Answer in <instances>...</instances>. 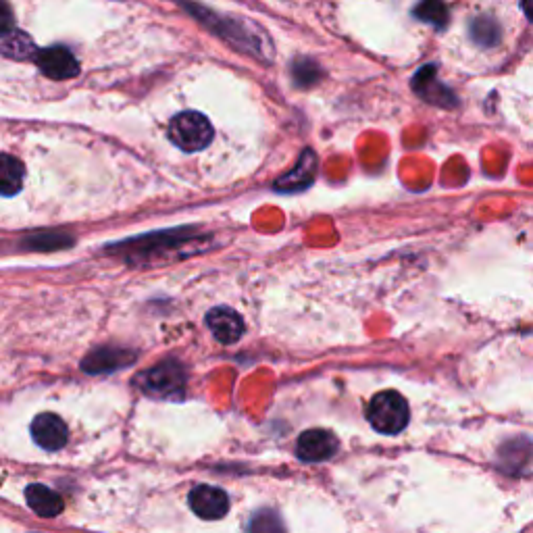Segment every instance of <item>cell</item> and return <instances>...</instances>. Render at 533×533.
Here are the masks:
<instances>
[{
  "mask_svg": "<svg viewBox=\"0 0 533 533\" xmlns=\"http://www.w3.org/2000/svg\"><path fill=\"white\" fill-rule=\"evenodd\" d=\"M188 504L200 519L217 521L230 511V496L215 486H196L188 496Z\"/></svg>",
  "mask_w": 533,
  "mask_h": 533,
  "instance_id": "cell-6",
  "label": "cell"
},
{
  "mask_svg": "<svg viewBox=\"0 0 533 533\" xmlns=\"http://www.w3.org/2000/svg\"><path fill=\"white\" fill-rule=\"evenodd\" d=\"M0 53L11 57V59H17V61H25L30 57H36V46L34 42L30 40L28 34L23 32H11L5 42L0 44Z\"/></svg>",
  "mask_w": 533,
  "mask_h": 533,
  "instance_id": "cell-15",
  "label": "cell"
},
{
  "mask_svg": "<svg viewBox=\"0 0 533 533\" xmlns=\"http://www.w3.org/2000/svg\"><path fill=\"white\" fill-rule=\"evenodd\" d=\"M292 73H294V80L298 86H311L319 80V65L309 61V59H302V61H296L294 67H292Z\"/></svg>",
  "mask_w": 533,
  "mask_h": 533,
  "instance_id": "cell-19",
  "label": "cell"
},
{
  "mask_svg": "<svg viewBox=\"0 0 533 533\" xmlns=\"http://www.w3.org/2000/svg\"><path fill=\"white\" fill-rule=\"evenodd\" d=\"M315 171H317V159L311 150H307L302 155L300 163L288 175H284L282 180H277V190H282V192L304 190L307 186H311Z\"/></svg>",
  "mask_w": 533,
  "mask_h": 533,
  "instance_id": "cell-13",
  "label": "cell"
},
{
  "mask_svg": "<svg viewBox=\"0 0 533 533\" xmlns=\"http://www.w3.org/2000/svg\"><path fill=\"white\" fill-rule=\"evenodd\" d=\"M415 17L421 21H427L429 25H434L436 30H442L448 25V9L442 3H423L415 9Z\"/></svg>",
  "mask_w": 533,
  "mask_h": 533,
  "instance_id": "cell-18",
  "label": "cell"
},
{
  "mask_svg": "<svg viewBox=\"0 0 533 533\" xmlns=\"http://www.w3.org/2000/svg\"><path fill=\"white\" fill-rule=\"evenodd\" d=\"M207 325L221 344H236L244 334L242 317L230 307H217L209 311Z\"/></svg>",
  "mask_w": 533,
  "mask_h": 533,
  "instance_id": "cell-9",
  "label": "cell"
},
{
  "mask_svg": "<svg viewBox=\"0 0 533 533\" xmlns=\"http://www.w3.org/2000/svg\"><path fill=\"white\" fill-rule=\"evenodd\" d=\"M186 384V373L177 363H161L138 377V386L152 396H180Z\"/></svg>",
  "mask_w": 533,
  "mask_h": 533,
  "instance_id": "cell-3",
  "label": "cell"
},
{
  "mask_svg": "<svg viewBox=\"0 0 533 533\" xmlns=\"http://www.w3.org/2000/svg\"><path fill=\"white\" fill-rule=\"evenodd\" d=\"M169 138L177 148H182L184 152H198L211 144L213 125L202 113L186 111L171 119Z\"/></svg>",
  "mask_w": 533,
  "mask_h": 533,
  "instance_id": "cell-2",
  "label": "cell"
},
{
  "mask_svg": "<svg viewBox=\"0 0 533 533\" xmlns=\"http://www.w3.org/2000/svg\"><path fill=\"white\" fill-rule=\"evenodd\" d=\"M500 467L509 473H523L533 467V442L527 438H515L502 444L500 452Z\"/></svg>",
  "mask_w": 533,
  "mask_h": 533,
  "instance_id": "cell-11",
  "label": "cell"
},
{
  "mask_svg": "<svg viewBox=\"0 0 533 533\" xmlns=\"http://www.w3.org/2000/svg\"><path fill=\"white\" fill-rule=\"evenodd\" d=\"M248 533H286L282 515L273 509H261L252 515L248 523Z\"/></svg>",
  "mask_w": 533,
  "mask_h": 533,
  "instance_id": "cell-16",
  "label": "cell"
},
{
  "mask_svg": "<svg viewBox=\"0 0 533 533\" xmlns=\"http://www.w3.org/2000/svg\"><path fill=\"white\" fill-rule=\"evenodd\" d=\"M471 36L481 46H494L500 40V28L490 17H477L471 21Z\"/></svg>",
  "mask_w": 533,
  "mask_h": 533,
  "instance_id": "cell-17",
  "label": "cell"
},
{
  "mask_svg": "<svg viewBox=\"0 0 533 533\" xmlns=\"http://www.w3.org/2000/svg\"><path fill=\"white\" fill-rule=\"evenodd\" d=\"M521 9L525 11L527 19H529V21H533V0H529V3H523V7H521Z\"/></svg>",
  "mask_w": 533,
  "mask_h": 533,
  "instance_id": "cell-21",
  "label": "cell"
},
{
  "mask_svg": "<svg viewBox=\"0 0 533 533\" xmlns=\"http://www.w3.org/2000/svg\"><path fill=\"white\" fill-rule=\"evenodd\" d=\"M32 438L34 442L48 452L61 450L69 440V429L65 421L53 413H42L32 421Z\"/></svg>",
  "mask_w": 533,
  "mask_h": 533,
  "instance_id": "cell-7",
  "label": "cell"
},
{
  "mask_svg": "<svg viewBox=\"0 0 533 533\" xmlns=\"http://www.w3.org/2000/svg\"><path fill=\"white\" fill-rule=\"evenodd\" d=\"M11 32H15V19L9 5L0 3V38H7Z\"/></svg>",
  "mask_w": 533,
  "mask_h": 533,
  "instance_id": "cell-20",
  "label": "cell"
},
{
  "mask_svg": "<svg viewBox=\"0 0 533 533\" xmlns=\"http://www.w3.org/2000/svg\"><path fill=\"white\" fill-rule=\"evenodd\" d=\"M367 415L375 431L394 436L409 425V404L394 390L379 392L373 396Z\"/></svg>",
  "mask_w": 533,
  "mask_h": 533,
  "instance_id": "cell-1",
  "label": "cell"
},
{
  "mask_svg": "<svg viewBox=\"0 0 533 533\" xmlns=\"http://www.w3.org/2000/svg\"><path fill=\"white\" fill-rule=\"evenodd\" d=\"M25 167L11 155H0V196H15L23 188Z\"/></svg>",
  "mask_w": 533,
  "mask_h": 533,
  "instance_id": "cell-14",
  "label": "cell"
},
{
  "mask_svg": "<svg viewBox=\"0 0 533 533\" xmlns=\"http://www.w3.org/2000/svg\"><path fill=\"white\" fill-rule=\"evenodd\" d=\"M40 71L50 80H71L80 73V63L65 46H50L36 53Z\"/></svg>",
  "mask_w": 533,
  "mask_h": 533,
  "instance_id": "cell-5",
  "label": "cell"
},
{
  "mask_svg": "<svg viewBox=\"0 0 533 533\" xmlns=\"http://www.w3.org/2000/svg\"><path fill=\"white\" fill-rule=\"evenodd\" d=\"M338 438L327 429H309L298 438L296 454L304 463H323L338 452Z\"/></svg>",
  "mask_w": 533,
  "mask_h": 533,
  "instance_id": "cell-4",
  "label": "cell"
},
{
  "mask_svg": "<svg viewBox=\"0 0 533 533\" xmlns=\"http://www.w3.org/2000/svg\"><path fill=\"white\" fill-rule=\"evenodd\" d=\"M25 502H28V506L38 517L44 519L59 517L65 511L63 498L55 490H50L42 484H32L25 488Z\"/></svg>",
  "mask_w": 533,
  "mask_h": 533,
  "instance_id": "cell-12",
  "label": "cell"
},
{
  "mask_svg": "<svg viewBox=\"0 0 533 533\" xmlns=\"http://www.w3.org/2000/svg\"><path fill=\"white\" fill-rule=\"evenodd\" d=\"M413 90L431 105H438V107H454L456 105L454 94L444 84L438 82L434 65H425L417 71V75L413 78Z\"/></svg>",
  "mask_w": 533,
  "mask_h": 533,
  "instance_id": "cell-8",
  "label": "cell"
},
{
  "mask_svg": "<svg viewBox=\"0 0 533 533\" xmlns=\"http://www.w3.org/2000/svg\"><path fill=\"white\" fill-rule=\"evenodd\" d=\"M136 361V352L125 348H98L82 361V369L88 373H109L125 369Z\"/></svg>",
  "mask_w": 533,
  "mask_h": 533,
  "instance_id": "cell-10",
  "label": "cell"
}]
</instances>
